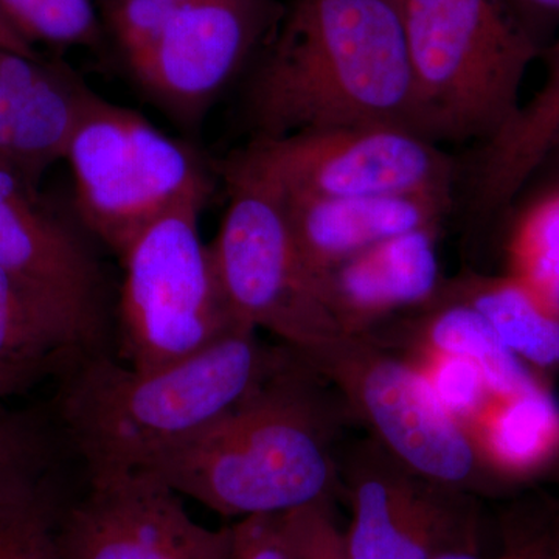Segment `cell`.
Masks as SVG:
<instances>
[{
  "instance_id": "14",
  "label": "cell",
  "mask_w": 559,
  "mask_h": 559,
  "mask_svg": "<svg viewBox=\"0 0 559 559\" xmlns=\"http://www.w3.org/2000/svg\"><path fill=\"white\" fill-rule=\"evenodd\" d=\"M95 97L66 66L0 49V165L39 186Z\"/></svg>"
},
{
  "instance_id": "33",
  "label": "cell",
  "mask_w": 559,
  "mask_h": 559,
  "mask_svg": "<svg viewBox=\"0 0 559 559\" xmlns=\"http://www.w3.org/2000/svg\"><path fill=\"white\" fill-rule=\"evenodd\" d=\"M0 49L16 51L25 57L40 58L38 50L14 32L2 13H0Z\"/></svg>"
},
{
  "instance_id": "35",
  "label": "cell",
  "mask_w": 559,
  "mask_h": 559,
  "mask_svg": "<svg viewBox=\"0 0 559 559\" xmlns=\"http://www.w3.org/2000/svg\"><path fill=\"white\" fill-rule=\"evenodd\" d=\"M554 162V165L555 167H557V173H559V145L557 146V148L554 150V153L550 154L549 156V159L546 160V164L547 162ZM544 164V165H546ZM557 180H559V176L557 178Z\"/></svg>"
},
{
  "instance_id": "3",
  "label": "cell",
  "mask_w": 559,
  "mask_h": 559,
  "mask_svg": "<svg viewBox=\"0 0 559 559\" xmlns=\"http://www.w3.org/2000/svg\"><path fill=\"white\" fill-rule=\"evenodd\" d=\"M290 358L252 329L164 369L139 371L108 352L73 359L58 374L55 423L87 477L132 473L245 400Z\"/></svg>"
},
{
  "instance_id": "15",
  "label": "cell",
  "mask_w": 559,
  "mask_h": 559,
  "mask_svg": "<svg viewBox=\"0 0 559 559\" xmlns=\"http://www.w3.org/2000/svg\"><path fill=\"white\" fill-rule=\"evenodd\" d=\"M278 193L301 259L318 280L342 261L389 238L439 227L451 205V193L348 198Z\"/></svg>"
},
{
  "instance_id": "32",
  "label": "cell",
  "mask_w": 559,
  "mask_h": 559,
  "mask_svg": "<svg viewBox=\"0 0 559 559\" xmlns=\"http://www.w3.org/2000/svg\"><path fill=\"white\" fill-rule=\"evenodd\" d=\"M495 559H559V543L554 532L510 540Z\"/></svg>"
},
{
  "instance_id": "31",
  "label": "cell",
  "mask_w": 559,
  "mask_h": 559,
  "mask_svg": "<svg viewBox=\"0 0 559 559\" xmlns=\"http://www.w3.org/2000/svg\"><path fill=\"white\" fill-rule=\"evenodd\" d=\"M62 369L58 364H0V401L25 392L50 374L57 377Z\"/></svg>"
},
{
  "instance_id": "23",
  "label": "cell",
  "mask_w": 559,
  "mask_h": 559,
  "mask_svg": "<svg viewBox=\"0 0 559 559\" xmlns=\"http://www.w3.org/2000/svg\"><path fill=\"white\" fill-rule=\"evenodd\" d=\"M507 274L559 316V180L530 198L514 216Z\"/></svg>"
},
{
  "instance_id": "30",
  "label": "cell",
  "mask_w": 559,
  "mask_h": 559,
  "mask_svg": "<svg viewBox=\"0 0 559 559\" xmlns=\"http://www.w3.org/2000/svg\"><path fill=\"white\" fill-rule=\"evenodd\" d=\"M510 3L530 35L546 50L551 33L559 28V0H510Z\"/></svg>"
},
{
  "instance_id": "5",
  "label": "cell",
  "mask_w": 559,
  "mask_h": 559,
  "mask_svg": "<svg viewBox=\"0 0 559 559\" xmlns=\"http://www.w3.org/2000/svg\"><path fill=\"white\" fill-rule=\"evenodd\" d=\"M212 187L193 191L135 238L121 257L119 360L164 369L223 341L238 325L224 297L200 216Z\"/></svg>"
},
{
  "instance_id": "13",
  "label": "cell",
  "mask_w": 559,
  "mask_h": 559,
  "mask_svg": "<svg viewBox=\"0 0 559 559\" xmlns=\"http://www.w3.org/2000/svg\"><path fill=\"white\" fill-rule=\"evenodd\" d=\"M86 234L39 186L0 165V267L68 305L106 340L108 282Z\"/></svg>"
},
{
  "instance_id": "36",
  "label": "cell",
  "mask_w": 559,
  "mask_h": 559,
  "mask_svg": "<svg viewBox=\"0 0 559 559\" xmlns=\"http://www.w3.org/2000/svg\"><path fill=\"white\" fill-rule=\"evenodd\" d=\"M554 533H555V538H557L558 543H559V522L557 525H555Z\"/></svg>"
},
{
  "instance_id": "27",
  "label": "cell",
  "mask_w": 559,
  "mask_h": 559,
  "mask_svg": "<svg viewBox=\"0 0 559 559\" xmlns=\"http://www.w3.org/2000/svg\"><path fill=\"white\" fill-rule=\"evenodd\" d=\"M62 507L51 499L0 528V559H60L55 527Z\"/></svg>"
},
{
  "instance_id": "16",
  "label": "cell",
  "mask_w": 559,
  "mask_h": 559,
  "mask_svg": "<svg viewBox=\"0 0 559 559\" xmlns=\"http://www.w3.org/2000/svg\"><path fill=\"white\" fill-rule=\"evenodd\" d=\"M437 229L406 231L323 272V300L347 334H367L393 312L430 304L439 296Z\"/></svg>"
},
{
  "instance_id": "11",
  "label": "cell",
  "mask_w": 559,
  "mask_h": 559,
  "mask_svg": "<svg viewBox=\"0 0 559 559\" xmlns=\"http://www.w3.org/2000/svg\"><path fill=\"white\" fill-rule=\"evenodd\" d=\"M282 14L275 0H190L131 73L164 112L193 127L264 47Z\"/></svg>"
},
{
  "instance_id": "8",
  "label": "cell",
  "mask_w": 559,
  "mask_h": 559,
  "mask_svg": "<svg viewBox=\"0 0 559 559\" xmlns=\"http://www.w3.org/2000/svg\"><path fill=\"white\" fill-rule=\"evenodd\" d=\"M297 358L333 385L382 450L412 473L465 492L495 484L469 433L409 359L389 355L369 334H345Z\"/></svg>"
},
{
  "instance_id": "21",
  "label": "cell",
  "mask_w": 559,
  "mask_h": 559,
  "mask_svg": "<svg viewBox=\"0 0 559 559\" xmlns=\"http://www.w3.org/2000/svg\"><path fill=\"white\" fill-rule=\"evenodd\" d=\"M459 297L488 320L500 342L536 373L559 370V316L511 275L471 277Z\"/></svg>"
},
{
  "instance_id": "19",
  "label": "cell",
  "mask_w": 559,
  "mask_h": 559,
  "mask_svg": "<svg viewBox=\"0 0 559 559\" xmlns=\"http://www.w3.org/2000/svg\"><path fill=\"white\" fill-rule=\"evenodd\" d=\"M105 345L79 312L0 267V364L69 366Z\"/></svg>"
},
{
  "instance_id": "1",
  "label": "cell",
  "mask_w": 559,
  "mask_h": 559,
  "mask_svg": "<svg viewBox=\"0 0 559 559\" xmlns=\"http://www.w3.org/2000/svg\"><path fill=\"white\" fill-rule=\"evenodd\" d=\"M325 384L290 349V358L245 400L151 455L135 473L237 520L333 502L341 488L334 444L344 409Z\"/></svg>"
},
{
  "instance_id": "29",
  "label": "cell",
  "mask_w": 559,
  "mask_h": 559,
  "mask_svg": "<svg viewBox=\"0 0 559 559\" xmlns=\"http://www.w3.org/2000/svg\"><path fill=\"white\" fill-rule=\"evenodd\" d=\"M230 527L229 559H299L285 513L245 518Z\"/></svg>"
},
{
  "instance_id": "2",
  "label": "cell",
  "mask_w": 559,
  "mask_h": 559,
  "mask_svg": "<svg viewBox=\"0 0 559 559\" xmlns=\"http://www.w3.org/2000/svg\"><path fill=\"white\" fill-rule=\"evenodd\" d=\"M246 110L253 139L362 124L418 131L399 0H293L264 44Z\"/></svg>"
},
{
  "instance_id": "18",
  "label": "cell",
  "mask_w": 559,
  "mask_h": 559,
  "mask_svg": "<svg viewBox=\"0 0 559 559\" xmlns=\"http://www.w3.org/2000/svg\"><path fill=\"white\" fill-rule=\"evenodd\" d=\"M468 433L495 484L532 479L559 460L558 401L546 382L492 396Z\"/></svg>"
},
{
  "instance_id": "7",
  "label": "cell",
  "mask_w": 559,
  "mask_h": 559,
  "mask_svg": "<svg viewBox=\"0 0 559 559\" xmlns=\"http://www.w3.org/2000/svg\"><path fill=\"white\" fill-rule=\"evenodd\" d=\"M223 171L230 200L210 250L238 325L270 331L296 355L345 336L301 259L278 191L248 173Z\"/></svg>"
},
{
  "instance_id": "9",
  "label": "cell",
  "mask_w": 559,
  "mask_h": 559,
  "mask_svg": "<svg viewBox=\"0 0 559 559\" xmlns=\"http://www.w3.org/2000/svg\"><path fill=\"white\" fill-rule=\"evenodd\" d=\"M224 167L282 193L320 198L451 193L454 165L437 142L399 124L326 128L252 139Z\"/></svg>"
},
{
  "instance_id": "4",
  "label": "cell",
  "mask_w": 559,
  "mask_h": 559,
  "mask_svg": "<svg viewBox=\"0 0 559 559\" xmlns=\"http://www.w3.org/2000/svg\"><path fill=\"white\" fill-rule=\"evenodd\" d=\"M417 127L433 142H487L514 116L543 46L510 0H399Z\"/></svg>"
},
{
  "instance_id": "6",
  "label": "cell",
  "mask_w": 559,
  "mask_h": 559,
  "mask_svg": "<svg viewBox=\"0 0 559 559\" xmlns=\"http://www.w3.org/2000/svg\"><path fill=\"white\" fill-rule=\"evenodd\" d=\"M64 160L76 219L119 259L153 221L212 187L197 151L98 95L73 131Z\"/></svg>"
},
{
  "instance_id": "10",
  "label": "cell",
  "mask_w": 559,
  "mask_h": 559,
  "mask_svg": "<svg viewBox=\"0 0 559 559\" xmlns=\"http://www.w3.org/2000/svg\"><path fill=\"white\" fill-rule=\"evenodd\" d=\"M341 474L352 507L345 532L352 559H433L479 550L469 492L412 473L377 441L358 444Z\"/></svg>"
},
{
  "instance_id": "28",
  "label": "cell",
  "mask_w": 559,
  "mask_h": 559,
  "mask_svg": "<svg viewBox=\"0 0 559 559\" xmlns=\"http://www.w3.org/2000/svg\"><path fill=\"white\" fill-rule=\"evenodd\" d=\"M285 514L299 559H352L345 532L334 520L333 502L316 503Z\"/></svg>"
},
{
  "instance_id": "17",
  "label": "cell",
  "mask_w": 559,
  "mask_h": 559,
  "mask_svg": "<svg viewBox=\"0 0 559 559\" xmlns=\"http://www.w3.org/2000/svg\"><path fill=\"white\" fill-rule=\"evenodd\" d=\"M538 92L485 142L474 175V210L488 215L514 201L559 145V36L544 50Z\"/></svg>"
},
{
  "instance_id": "25",
  "label": "cell",
  "mask_w": 559,
  "mask_h": 559,
  "mask_svg": "<svg viewBox=\"0 0 559 559\" xmlns=\"http://www.w3.org/2000/svg\"><path fill=\"white\" fill-rule=\"evenodd\" d=\"M409 360L443 409L468 432L495 396L480 367L460 356L419 347Z\"/></svg>"
},
{
  "instance_id": "26",
  "label": "cell",
  "mask_w": 559,
  "mask_h": 559,
  "mask_svg": "<svg viewBox=\"0 0 559 559\" xmlns=\"http://www.w3.org/2000/svg\"><path fill=\"white\" fill-rule=\"evenodd\" d=\"M190 0H103L110 35L128 68L148 53Z\"/></svg>"
},
{
  "instance_id": "12",
  "label": "cell",
  "mask_w": 559,
  "mask_h": 559,
  "mask_svg": "<svg viewBox=\"0 0 559 559\" xmlns=\"http://www.w3.org/2000/svg\"><path fill=\"white\" fill-rule=\"evenodd\" d=\"M215 530L148 474L87 477L86 495L58 514L60 559H197Z\"/></svg>"
},
{
  "instance_id": "34",
  "label": "cell",
  "mask_w": 559,
  "mask_h": 559,
  "mask_svg": "<svg viewBox=\"0 0 559 559\" xmlns=\"http://www.w3.org/2000/svg\"><path fill=\"white\" fill-rule=\"evenodd\" d=\"M231 527L215 528L212 539L197 559H229Z\"/></svg>"
},
{
  "instance_id": "24",
  "label": "cell",
  "mask_w": 559,
  "mask_h": 559,
  "mask_svg": "<svg viewBox=\"0 0 559 559\" xmlns=\"http://www.w3.org/2000/svg\"><path fill=\"white\" fill-rule=\"evenodd\" d=\"M0 13L31 46L97 47L102 43L97 0H0Z\"/></svg>"
},
{
  "instance_id": "20",
  "label": "cell",
  "mask_w": 559,
  "mask_h": 559,
  "mask_svg": "<svg viewBox=\"0 0 559 559\" xmlns=\"http://www.w3.org/2000/svg\"><path fill=\"white\" fill-rule=\"evenodd\" d=\"M64 447L51 412L0 404V528L61 498L58 466Z\"/></svg>"
},
{
  "instance_id": "22",
  "label": "cell",
  "mask_w": 559,
  "mask_h": 559,
  "mask_svg": "<svg viewBox=\"0 0 559 559\" xmlns=\"http://www.w3.org/2000/svg\"><path fill=\"white\" fill-rule=\"evenodd\" d=\"M417 347L476 364L495 396L513 395L546 382L521 362L500 342L488 320L457 294L436 305L426 316L419 326Z\"/></svg>"
}]
</instances>
